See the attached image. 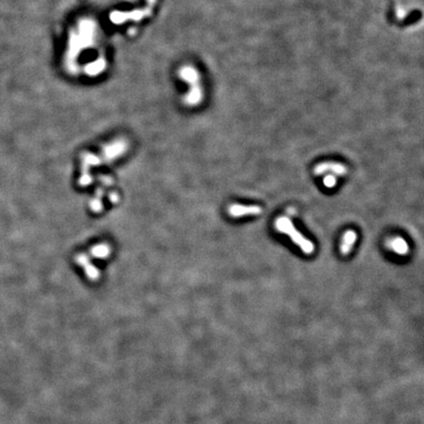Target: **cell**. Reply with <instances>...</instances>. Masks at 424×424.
I'll list each match as a JSON object with an SVG mask.
<instances>
[{
  "instance_id": "cell-1",
  "label": "cell",
  "mask_w": 424,
  "mask_h": 424,
  "mask_svg": "<svg viewBox=\"0 0 424 424\" xmlns=\"http://www.w3.org/2000/svg\"><path fill=\"white\" fill-rule=\"evenodd\" d=\"M274 225L278 232L287 235L295 245H298L302 249L304 253L306 254L313 253L315 249V245H313V243L308 238H306L298 229L295 228V226L293 224L290 218L286 216H280L275 220Z\"/></svg>"
},
{
  "instance_id": "cell-2",
  "label": "cell",
  "mask_w": 424,
  "mask_h": 424,
  "mask_svg": "<svg viewBox=\"0 0 424 424\" xmlns=\"http://www.w3.org/2000/svg\"><path fill=\"white\" fill-rule=\"evenodd\" d=\"M315 175H323L326 173H331L335 176H344L348 172V168L342 163L334 161H327L319 163L313 169Z\"/></svg>"
},
{
  "instance_id": "cell-3",
  "label": "cell",
  "mask_w": 424,
  "mask_h": 424,
  "mask_svg": "<svg viewBox=\"0 0 424 424\" xmlns=\"http://www.w3.org/2000/svg\"><path fill=\"white\" fill-rule=\"evenodd\" d=\"M229 214L232 217H243L248 215H260L262 212V208L259 205H242L232 204L229 207Z\"/></svg>"
},
{
  "instance_id": "cell-4",
  "label": "cell",
  "mask_w": 424,
  "mask_h": 424,
  "mask_svg": "<svg viewBox=\"0 0 424 424\" xmlns=\"http://www.w3.org/2000/svg\"><path fill=\"white\" fill-rule=\"evenodd\" d=\"M389 249L394 251L399 256H406L409 251V246L408 242L402 237H394L387 241L386 243Z\"/></svg>"
},
{
  "instance_id": "cell-5",
  "label": "cell",
  "mask_w": 424,
  "mask_h": 424,
  "mask_svg": "<svg viewBox=\"0 0 424 424\" xmlns=\"http://www.w3.org/2000/svg\"><path fill=\"white\" fill-rule=\"evenodd\" d=\"M358 239V235L354 230H348L342 239V243H341V253L343 256H348V254L351 252L352 248L354 247L356 242Z\"/></svg>"
},
{
  "instance_id": "cell-6",
  "label": "cell",
  "mask_w": 424,
  "mask_h": 424,
  "mask_svg": "<svg viewBox=\"0 0 424 424\" xmlns=\"http://www.w3.org/2000/svg\"><path fill=\"white\" fill-rule=\"evenodd\" d=\"M323 184H324L325 187L330 188V189L333 188V187H335L336 184H337V179H336L335 175H333V174H328V175L324 178V180H323Z\"/></svg>"
}]
</instances>
